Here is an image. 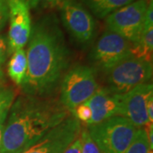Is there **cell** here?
I'll list each match as a JSON object with an SVG mask.
<instances>
[{
    "label": "cell",
    "instance_id": "obj_22",
    "mask_svg": "<svg viewBox=\"0 0 153 153\" xmlns=\"http://www.w3.org/2000/svg\"><path fill=\"white\" fill-rule=\"evenodd\" d=\"M8 55H9V47H8L7 38L0 35V66L5 62Z\"/></svg>",
    "mask_w": 153,
    "mask_h": 153
},
{
    "label": "cell",
    "instance_id": "obj_1",
    "mask_svg": "<svg viewBox=\"0 0 153 153\" xmlns=\"http://www.w3.org/2000/svg\"><path fill=\"white\" fill-rule=\"evenodd\" d=\"M26 55L27 71L21 87L27 95L44 98L69 65L70 52L55 16L43 17L32 27Z\"/></svg>",
    "mask_w": 153,
    "mask_h": 153
},
{
    "label": "cell",
    "instance_id": "obj_24",
    "mask_svg": "<svg viewBox=\"0 0 153 153\" xmlns=\"http://www.w3.org/2000/svg\"><path fill=\"white\" fill-rule=\"evenodd\" d=\"M146 113L149 123H153V96L148 100L146 103Z\"/></svg>",
    "mask_w": 153,
    "mask_h": 153
},
{
    "label": "cell",
    "instance_id": "obj_8",
    "mask_svg": "<svg viewBox=\"0 0 153 153\" xmlns=\"http://www.w3.org/2000/svg\"><path fill=\"white\" fill-rule=\"evenodd\" d=\"M131 55L132 44L128 40L106 31L94 45L90 59L96 68L105 72Z\"/></svg>",
    "mask_w": 153,
    "mask_h": 153
},
{
    "label": "cell",
    "instance_id": "obj_5",
    "mask_svg": "<svg viewBox=\"0 0 153 153\" xmlns=\"http://www.w3.org/2000/svg\"><path fill=\"white\" fill-rule=\"evenodd\" d=\"M98 82L93 68L76 66L65 74L60 86V103L72 113L77 105L85 103L97 92Z\"/></svg>",
    "mask_w": 153,
    "mask_h": 153
},
{
    "label": "cell",
    "instance_id": "obj_23",
    "mask_svg": "<svg viewBox=\"0 0 153 153\" xmlns=\"http://www.w3.org/2000/svg\"><path fill=\"white\" fill-rule=\"evenodd\" d=\"M64 153H82L81 151V142L79 136L71 143V145L65 150Z\"/></svg>",
    "mask_w": 153,
    "mask_h": 153
},
{
    "label": "cell",
    "instance_id": "obj_3",
    "mask_svg": "<svg viewBox=\"0 0 153 153\" xmlns=\"http://www.w3.org/2000/svg\"><path fill=\"white\" fill-rule=\"evenodd\" d=\"M87 129L100 153H125L139 128L126 117L116 116L98 124L88 126Z\"/></svg>",
    "mask_w": 153,
    "mask_h": 153
},
{
    "label": "cell",
    "instance_id": "obj_18",
    "mask_svg": "<svg viewBox=\"0 0 153 153\" xmlns=\"http://www.w3.org/2000/svg\"><path fill=\"white\" fill-rule=\"evenodd\" d=\"M15 92L10 88H0V116L9 111L14 102Z\"/></svg>",
    "mask_w": 153,
    "mask_h": 153
},
{
    "label": "cell",
    "instance_id": "obj_15",
    "mask_svg": "<svg viewBox=\"0 0 153 153\" xmlns=\"http://www.w3.org/2000/svg\"><path fill=\"white\" fill-rule=\"evenodd\" d=\"M153 27L144 28L135 44H132V55L142 60L152 61Z\"/></svg>",
    "mask_w": 153,
    "mask_h": 153
},
{
    "label": "cell",
    "instance_id": "obj_21",
    "mask_svg": "<svg viewBox=\"0 0 153 153\" xmlns=\"http://www.w3.org/2000/svg\"><path fill=\"white\" fill-rule=\"evenodd\" d=\"M9 21V7L7 0H0V31L5 27Z\"/></svg>",
    "mask_w": 153,
    "mask_h": 153
},
{
    "label": "cell",
    "instance_id": "obj_11",
    "mask_svg": "<svg viewBox=\"0 0 153 153\" xmlns=\"http://www.w3.org/2000/svg\"><path fill=\"white\" fill-rule=\"evenodd\" d=\"M152 96L153 85L150 82L140 84L122 94L121 116L128 119L139 128L148 124L146 103Z\"/></svg>",
    "mask_w": 153,
    "mask_h": 153
},
{
    "label": "cell",
    "instance_id": "obj_25",
    "mask_svg": "<svg viewBox=\"0 0 153 153\" xmlns=\"http://www.w3.org/2000/svg\"><path fill=\"white\" fill-rule=\"evenodd\" d=\"M8 112L9 111H5L3 114L0 116V148H1V143H2V137H3V133H4V123H5L6 117L8 116Z\"/></svg>",
    "mask_w": 153,
    "mask_h": 153
},
{
    "label": "cell",
    "instance_id": "obj_7",
    "mask_svg": "<svg viewBox=\"0 0 153 153\" xmlns=\"http://www.w3.org/2000/svg\"><path fill=\"white\" fill-rule=\"evenodd\" d=\"M59 9L61 22L73 39L82 45L90 44L97 29L93 16L75 0H66Z\"/></svg>",
    "mask_w": 153,
    "mask_h": 153
},
{
    "label": "cell",
    "instance_id": "obj_26",
    "mask_svg": "<svg viewBox=\"0 0 153 153\" xmlns=\"http://www.w3.org/2000/svg\"><path fill=\"white\" fill-rule=\"evenodd\" d=\"M3 79H4V72H3L2 69H1V67H0V83H1V82L3 81Z\"/></svg>",
    "mask_w": 153,
    "mask_h": 153
},
{
    "label": "cell",
    "instance_id": "obj_9",
    "mask_svg": "<svg viewBox=\"0 0 153 153\" xmlns=\"http://www.w3.org/2000/svg\"><path fill=\"white\" fill-rule=\"evenodd\" d=\"M82 127L72 115L51 128L40 140L22 153H64L80 135Z\"/></svg>",
    "mask_w": 153,
    "mask_h": 153
},
{
    "label": "cell",
    "instance_id": "obj_20",
    "mask_svg": "<svg viewBox=\"0 0 153 153\" xmlns=\"http://www.w3.org/2000/svg\"><path fill=\"white\" fill-rule=\"evenodd\" d=\"M71 115L78 121L83 122L87 124L91 119L92 111H91V110L89 108V106L88 105L87 103L85 102V103H82V104L77 105L74 109Z\"/></svg>",
    "mask_w": 153,
    "mask_h": 153
},
{
    "label": "cell",
    "instance_id": "obj_14",
    "mask_svg": "<svg viewBox=\"0 0 153 153\" xmlns=\"http://www.w3.org/2000/svg\"><path fill=\"white\" fill-rule=\"evenodd\" d=\"M135 0H83L86 5L99 18H104Z\"/></svg>",
    "mask_w": 153,
    "mask_h": 153
},
{
    "label": "cell",
    "instance_id": "obj_17",
    "mask_svg": "<svg viewBox=\"0 0 153 153\" xmlns=\"http://www.w3.org/2000/svg\"><path fill=\"white\" fill-rule=\"evenodd\" d=\"M79 139L81 142L82 153H100L97 145L91 138L88 129L81 130Z\"/></svg>",
    "mask_w": 153,
    "mask_h": 153
},
{
    "label": "cell",
    "instance_id": "obj_4",
    "mask_svg": "<svg viewBox=\"0 0 153 153\" xmlns=\"http://www.w3.org/2000/svg\"><path fill=\"white\" fill-rule=\"evenodd\" d=\"M152 71V61L131 55L105 71V88L112 93L123 94L140 84L150 82Z\"/></svg>",
    "mask_w": 153,
    "mask_h": 153
},
{
    "label": "cell",
    "instance_id": "obj_2",
    "mask_svg": "<svg viewBox=\"0 0 153 153\" xmlns=\"http://www.w3.org/2000/svg\"><path fill=\"white\" fill-rule=\"evenodd\" d=\"M61 105L40 97L20 96L10 107L0 153H22L68 117Z\"/></svg>",
    "mask_w": 153,
    "mask_h": 153
},
{
    "label": "cell",
    "instance_id": "obj_19",
    "mask_svg": "<svg viewBox=\"0 0 153 153\" xmlns=\"http://www.w3.org/2000/svg\"><path fill=\"white\" fill-rule=\"evenodd\" d=\"M30 9L33 10H50L60 8L66 0H27Z\"/></svg>",
    "mask_w": 153,
    "mask_h": 153
},
{
    "label": "cell",
    "instance_id": "obj_10",
    "mask_svg": "<svg viewBox=\"0 0 153 153\" xmlns=\"http://www.w3.org/2000/svg\"><path fill=\"white\" fill-rule=\"evenodd\" d=\"M10 30L8 35L9 54L23 49L32 32L30 8L27 0H7Z\"/></svg>",
    "mask_w": 153,
    "mask_h": 153
},
{
    "label": "cell",
    "instance_id": "obj_6",
    "mask_svg": "<svg viewBox=\"0 0 153 153\" xmlns=\"http://www.w3.org/2000/svg\"><path fill=\"white\" fill-rule=\"evenodd\" d=\"M147 0H135L112 12L105 19L107 31L124 38L131 44L136 43L144 27Z\"/></svg>",
    "mask_w": 153,
    "mask_h": 153
},
{
    "label": "cell",
    "instance_id": "obj_13",
    "mask_svg": "<svg viewBox=\"0 0 153 153\" xmlns=\"http://www.w3.org/2000/svg\"><path fill=\"white\" fill-rule=\"evenodd\" d=\"M27 71V59L24 49L15 51L8 64V74L12 81L22 86Z\"/></svg>",
    "mask_w": 153,
    "mask_h": 153
},
{
    "label": "cell",
    "instance_id": "obj_12",
    "mask_svg": "<svg viewBox=\"0 0 153 153\" xmlns=\"http://www.w3.org/2000/svg\"><path fill=\"white\" fill-rule=\"evenodd\" d=\"M86 103L92 111L88 126L98 124L112 117L121 116L122 94L112 93L105 88H99L97 92Z\"/></svg>",
    "mask_w": 153,
    "mask_h": 153
},
{
    "label": "cell",
    "instance_id": "obj_16",
    "mask_svg": "<svg viewBox=\"0 0 153 153\" xmlns=\"http://www.w3.org/2000/svg\"><path fill=\"white\" fill-rule=\"evenodd\" d=\"M125 153H152V150L150 148L148 142L146 133L143 128H139L133 142Z\"/></svg>",
    "mask_w": 153,
    "mask_h": 153
}]
</instances>
